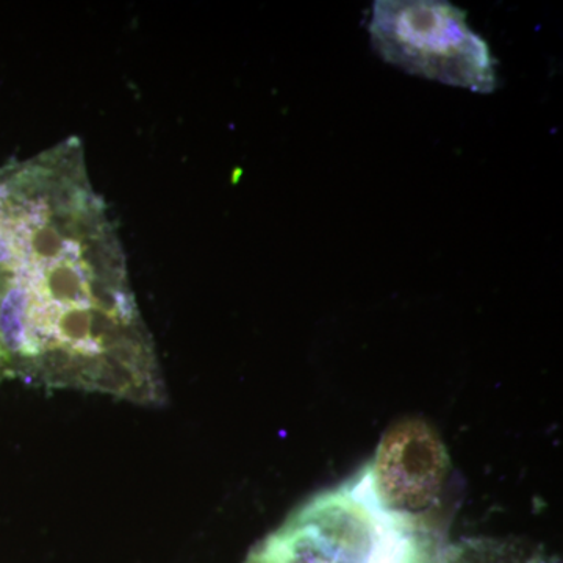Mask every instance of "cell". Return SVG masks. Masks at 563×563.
Masks as SVG:
<instances>
[{
	"instance_id": "1",
	"label": "cell",
	"mask_w": 563,
	"mask_h": 563,
	"mask_svg": "<svg viewBox=\"0 0 563 563\" xmlns=\"http://www.w3.org/2000/svg\"><path fill=\"white\" fill-rule=\"evenodd\" d=\"M163 399L120 240L73 139L0 173V379Z\"/></svg>"
},
{
	"instance_id": "2",
	"label": "cell",
	"mask_w": 563,
	"mask_h": 563,
	"mask_svg": "<svg viewBox=\"0 0 563 563\" xmlns=\"http://www.w3.org/2000/svg\"><path fill=\"white\" fill-rule=\"evenodd\" d=\"M369 38L383 60L415 76L484 95L498 85L490 47L453 3L374 2Z\"/></svg>"
},
{
	"instance_id": "3",
	"label": "cell",
	"mask_w": 563,
	"mask_h": 563,
	"mask_svg": "<svg viewBox=\"0 0 563 563\" xmlns=\"http://www.w3.org/2000/svg\"><path fill=\"white\" fill-rule=\"evenodd\" d=\"M450 455L439 432L421 418H406L385 432L373 465L374 490L387 509L428 510L443 490Z\"/></svg>"
},
{
	"instance_id": "4",
	"label": "cell",
	"mask_w": 563,
	"mask_h": 563,
	"mask_svg": "<svg viewBox=\"0 0 563 563\" xmlns=\"http://www.w3.org/2000/svg\"><path fill=\"white\" fill-rule=\"evenodd\" d=\"M251 563H328L324 561H317V554L312 551H307L302 548L301 542L280 537V539L273 540L268 547L255 555L254 561Z\"/></svg>"
},
{
	"instance_id": "5",
	"label": "cell",
	"mask_w": 563,
	"mask_h": 563,
	"mask_svg": "<svg viewBox=\"0 0 563 563\" xmlns=\"http://www.w3.org/2000/svg\"><path fill=\"white\" fill-rule=\"evenodd\" d=\"M455 563H518L507 554L506 548H472L459 555Z\"/></svg>"
}]
</instances>
